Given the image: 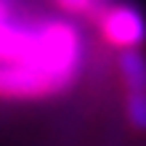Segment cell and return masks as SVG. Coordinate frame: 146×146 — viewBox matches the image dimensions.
<instances>
[{
  "label": "cell",
  "mask_w": 146,
  "mask_h": 146,
  "mask_svg": "<svg viewBox=\"0 0 146 146\" xmlns=\"http://www.w3.org/2000/svg\"><path fill=\"white\" fill-rule=\"evenodd\" d=\"M98 24L104 37L122 50H135L146 40V21L141 11L130 3H111L106 13L98 19Z\"/></svg>",
  "instance_id": "6da1fadb"
},
{
  "label": "cell",
  "mask_w": 146,
  "mask_h": 146,
  "mask_svg": "<svg viewBox=\"0 0 146 146\" xmlns=\"http://www.w3.org/2000/svg\"><path fill=\"white\" fill-rule=\"evenodd\" d=\"M58 93L53 80L29 64L0 61V96H45Z\"/></svg>",
  "instance_id": "7a4b0ae2"
},
{
  "label": "cell",
  "mask_w": 146,
  "mask_h": 146,
  "mask_svg": "<svg viewBox=\"0 0 146 146\" xmlns=\"http://www.w3.org/2000/svg\"><path fill=\"white\" fill-rule=\"evenodd\" d=\"M119 72H122L127 93H146V56L143 50H122L119 53Z\"/></svg>",
  "instance_id": "3957f363"
},
{
  "label": "cell",
  "mask_w": 146,
  "mask_h": 146,
  "mask_svg": "<svg viewBox=\"0 0 146 146\" xmlns=\"http://www.w3.org/2000/svg\"><path fill=\"white\" fill-rule=\"evenodd\" d=\"M61 8L66 11H74V13H88L93 19H101L106 13V8L111 5L109 0H56Z\"/></svg>",
  "instance_id": "277c9868"
},
{
  "label": "cell",
  "mask_w": 146,
  "mask_h": 146,
  "mask_svg": "<svg viewBox=\"0 0 146 146\" xmlns=\"http://www.w3.org/2000/svg\"><path fill=\"white\" fill-rule=\"evenodd\" d=\"M125 111L133 127L146 130V93H127L125 98Z\"/></svg>",
  "instance_id": "5b68a950"
},
{
  "label": "cell",
  "mask_w": 146,
  "mask_h": 146,
  "mask_svg": "<svg viewBox=\"0 0 146 146\" xmlns=\"http://www.w3.org/2000/svg\"><path fill=\"white\" fill-rule=\"evenodd\" d=\"M8 19V0H0V21Z\"/></svg>",
  "instance_id": "8992f818"
}]
</instances>
